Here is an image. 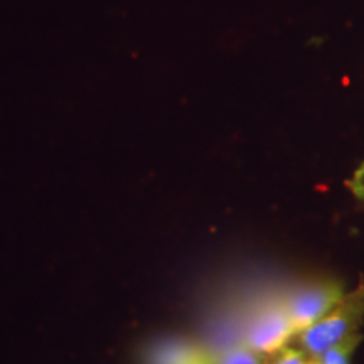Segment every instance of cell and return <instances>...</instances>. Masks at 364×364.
<instances>
[{
  "label": "cell",
  "instance_id": "obj_1",
  "mask_svg": "<svg viewBox=\"0 0 364 364\" xmlns=\"http://www.w3.org/2000/svg\"><path fill=\"white\" fill-rule=\"evenodd\" d=\"M364 317V285L361 284L344 297L332 311L317 321L316 324L307 327L300 334V344L307 353L322 356L327 349L334 348L356 336V329Z\"/></svg>",
  "mask_w": 364,
  "mask_h": 364
},
{
  "label": "cell",
  "instance_id": "obj_2",
  "mask_svg": "<svg viewBox=\"0 0 364 364\" xmlns=\"http://www.w3.org/2000/svg\"><path fill=\"white\" fill-rule=\"evenodd\" d=\"M343 299V287L339 284L318 282V284L300 287L287 299L284 306L295 332H302L326 317Z\"/></svg>",
  "mask_w": 364,
  "mask_h": 364
},
{
  "label": "cell",
  "instance_id": "obj_3",
  "mask_svg": "<svg viewBox=\"0 0 364 364\" xmlns=\"http://www.w3.org/2000/svg\"><path fill=\"white\" fill-rule=\"evenodd\" d=\"M294 332V324L284 304H272L257 314L248 326L247 346L260 354L277 353Z\"/></svg>",
  "mask_w": 364,
  "mask_h": 364
},
{
  "label": "cell",
  "instance_id": "obj_4",
  "mask_svg": "<svg viewBox=\"0 0 364 364\" xmlns=\"http://www.w3.org/2000/svg\"><path fill=\"white\" fill-rule=\"evenodd\" d=\"M147 364H215V358L189 341H164L149 354Z\"/></svg>",
  "mask_w": 364,
  "mask_h": 364
},
{
  "label": "cell",
  "instance_id": "obj_5",
  "mask_svg": "<svg viewBox=\"0 0 364 364\" xmlns=\"http://www.w3.org/2000/svg\"><path fill=\"white\" fill-rule=\"evenodd\" d=\"M359 343V336H351L349 339L343 341V343L334 346V348L327 349V351L322 354L321 364H349V356L354 351Z\"/></svg>",
  "mask_w": 364,
  "mask_h": 364
},
{
  "label": "cell",
  "instance_id": "obj_6",
  "mask_svg": "<svg viewBox=\"0 0 364 364\" xmlns=\"http://www.w3.org/2000/svg\"><path fill=\"white\" fill-rule=\"evenodd\" d=\"M258 354L260 353L253 351L248 346L247 348H233L216 358L215 364H263Z\"/></svg>",
  "mask_w": 364,
  "mask_h": 364
},
{
  "label": "cell",
  "instance_id": "obj_7",
  "mask_svg": "<svg viewBox=\"0 0 364 364\" xmlns=\"http://www.w3.org/2000/svg\"><path fill=\"white\" fill-rule=\"evenodd\" d=\"M346 186L354 194V198L364 206V162L358 167L351 179L346 182Z\"/></svg>",
  "mask_w": 364,
  "mask_h": 364
},
{
  "label": "cell",
  "instance_id": "obj_8",
  "mask_svg": "<svg viewBox=\"0 0 364 364\" xmlns=\"http://www.w3.org/2000/svg\"><path fill=\"white\" fill-rule=\"evenodd\" d=\"M272 364H304V356L295 349H285Z\"/></svg>",
  "mask_w": 364,
  "mask_h": 364
},
{
  "label": "cell",
  "instance_id": "obj_9",
  "mask_svg": "<svg viewBox=\"0 0 364 364\" xmlns=\"http://www.w3.org/2000/svg\"><path fill=\"white\" fill-rule=\"evenodd\" d=\"M304 364H321V363H316V361H312V363H304Z\"/></svg>",
  "mask_w": 364,
  "mask_h": 364
}]
</instances>
